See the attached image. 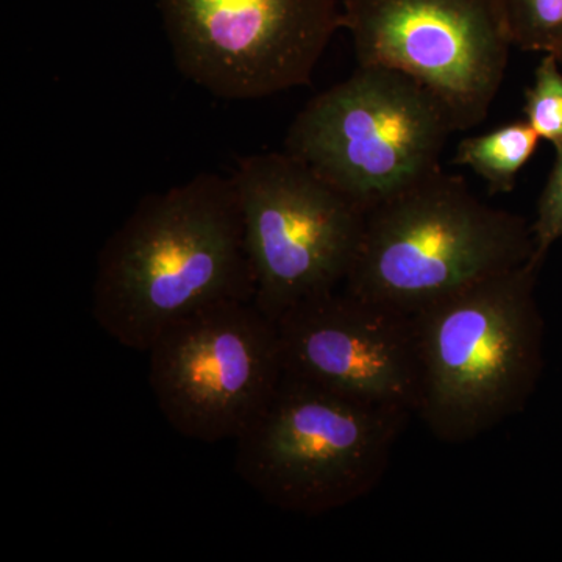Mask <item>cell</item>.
<instances>
[{"instance_id": "cell-12", "label": "cell", "mask_w": 562, "mask_h": 562, "mask_svg": "<svg viewBox=\"0 0 562 562\" xmlns=\"http://www.w3.org/2000/svg\"><path fill=\"white\" fill-rule=\"evenodd\" d=\"M513 47L562 54V0H498Z\"/></svg>"}, {"instance_id": "cell-10", "label": "cell", "mask_w": 562, "mask_h": 562, "mask_svg": "<svg viewBox=\"0 0 562 562\" xmlns=\"http://www.w3.org/2000/svg\"><path fill=\"white\" fill-rule=\"evenodd\" d=\"M276 322L284 372L416 414L419 357L412 314L336 290L297 303Z\"/></svg>"}, {"instance_id": "cell-1", "label": "cell", "mask_w": 562, "mask_h": 562, "mask_svg": "<svg viewBox=\"0 0 562 562\" xmlns=\"http://www.w3.org/2000/svg\"><path fill=\"white\" fill-rule=\"evenodd\" d=\"M254 295L235 183L203 172L144 198L106 239L91 310L111 339L147 351L187 314Z\"/></svg>"}, {"instance_id": "cell-9", "label": "cell", "mask_w": 562, "mask_h": 562, "mask_svg": "<svg viewBox=\"0 0 562 562\" xmlns=\"http://www.w3.org/2000/svg\"><path fill=\"white\" fill-rule=\"evenodd\" d=\"M173 60L228 101H255L312 81L338 29V0H160Z\"/></svg>"}, {"instance_id": "cell-3", "label": "cell", "mask_w": 562, "mask_h": 562, "mask_svg": "<svg viewBox=\"0 0 562 562\" xmlns=\"http://www.w3.org/2000/svg\"><path fill=\"white\" fill-rule=\"evenodd\" d=\"M532 254L522 216L480 201L462 177L441 168L366 211L344 290L413 314Z\"/></svg>"}, {"instance_id": "cell-6", "label": "cell", "mask_w": 562, "mask_h": 562, "mask_svg": "<svg viewBox=\"0 0 562 562\" xmlns=\"http://www.w3.org/2000/svg\"><path fill=\"white\" fill-rule=\"evenodd\" d=\"M254 272V303L272 321L349 276L366 210L286 150L250 155L232 176Z\"/></svg>"}, {"instance_id": "cell-14", "label": "cell", "mask_w": 562, "mask_h": 562, "mask_svg": "<svg viewBox=\"0 0 562 562\" xmlns=\"http://www.w3.org/2000/svg\"><path fill=\"white\" fill-rule=\"evenodd\" d=\"M557 160L538 202V214L531 225L535 254L531 261L542 266L550 247L562 238V143L554 146Z\"/></svg>"}, {"instance_id": "cell-4", "label": "cell", "mask_w": 562, "mask_h": 562, "mask_svg": "<svg viewBox=\"0 0 562 562\" xmlns=\"http://www.w3.org/2000/svg\"><path fill=\"white\" fill-rule=\"evenodd\" d=\"M412 414L284 372L235 441L236 473L281 512H335L379 486Z\"/></svg>"}, {"instance_id": "cell-15", "label": "cell", "mask_w": 562, "mask_h": 562, "mask_svg": "<svg viewBox=\"0 0 562 562\" xmlns=\"http://www.w3.org/2000/svg\"><path fill=\"white\" fill-rule=\"evenodd\" d=\"M558 58H560L561 65H562V54L557 55Z\"/></svg>"}, {"instance_id": "cell-2", "label": "cell", "mask_w": 562, "mask_h": 562, "mask_svg": "<svg viewBox=\"0 0 562 562\" xmlns=\"http://www.w3.org/2000/svg\"><path fill=\"white\" fill-rule=\"evenodd\" d=\"M531 260L413 313L416 414L439 441L464 443L524 408L541 372L542 319Z\"/></svg>"}, {"instance_id": "cell-11", "label": "cell", "mask_w": 562, "mask_h": 562, "mask_svg": "<svg viewBox=\"0 0 562 562\" xmlns=\"http://www.w3.org/2000/svg\"><path fill=\"white\" fill-rule=\"evenodd\" d=\"M539 140L527 121L512 122L462 139L453 161L482 177L491 194H505L516 187L517 176L536 154Z\"/></svg>"}, {"instance_id": "cell-7", "label": "cell", "mask_w": 562, "mask_h": 562, "mask_svg": "<svg viewBox=\"0 0 562 562\" xmlns=\"http://www.w3.org/2000/svg\"><path fill=\"white\" fill-rule=\"evenodd\" d=\"M147 353L162 417L179 435L205 443L236 441L284 375L277 322L254 301L195 310L169 325Z\"/></svg>"}, {"instance_id": "cell-5", "label": "cell", "mask_w": 562, "mask_h": 562, "mask_svg": "<svg viewBox=\"0 0 562 562\" xmlns=\"http://www.w3.org/2000/svg\"><path fill=\"white\" fill-rule=\"evenodd\" d=\"M453 132L441 103L412 77L357 66L303 106L284 150L368 211L439 171Z\"/></svg>"}, {"instance_id": "cell-8", "label": "cell", "mask_w": 562, "mask_h": 562, "mask_svg": "<svg viewBox=\"0 0 562 562\" xmlns=\"http://www.w3.org/2000/svg\"><path fill=\"white\" fill-rule=\"evenodd\" d=\"M341 29L358 66L412 77L441 103L454 132L486 120L513 47L498 0H346Z\"/></svg>"}, {"instance_id": "cell-13", "label": "cell", "mask_w": 562, "mask_h": 562, "mask_svg": "<svg viewBox=\"0 0 562 562\" xmlns=\"http://www.w3.org/2000/svg\"><path fill=\"white\" fill-rule=\"evenodd\" d=\"M560 58L543 54L535 80L525 94V121L539 138L553 146L562 143V70Z\"/></svg>"}]
</instances>
